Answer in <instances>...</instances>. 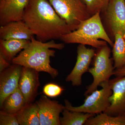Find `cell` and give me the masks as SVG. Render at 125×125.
Listing matches in <instances>:
<instances>
[{"label":"cell","mask_w":125,"mask_h":125,"mask_svg":"<svg viewBox=\"0 0 125 125\" xmlns=\"http://www.w3.org/2000/svg\"><path fill=\"white\" fill-rule=\"evenodd\" d=\"M39 72L22 66L19 88L22 93L26 103H32L40 85Z\"/></svg>","instance_id":"13"},{"label":"cell","mask_w":125,"mask_h":125,"mask_svg":"<svg viewBox=\"0 0 125 125\" xmlns=\"http://www.w3.org/2000/svg\"><path fill=\"white\" fill-rule=\"evenodd\" d=\"M39 108L40 125H61L60 115L65 106L42 95L36 102Z\"/></svg>","instance_id":"10"},{"label":"cell","mask_w":125,"mask_h":125,"mask_svg":"<svg viewBox=\"0 0 125 125\" xmlns=\"http://www.w3.org/2000/svg\"><path fill=\"white\" fill-rule=\"evenodd\" d=\"M31 0H0V25L23 20L25 10Z\"/></svg>","instance_id":"12"},{"label":"cell","mask_w":125,"mask_h":125,"mask_svg":"<svg viewBox=\"0 0 125 125\" xmlns=\"http://www.w3.org/2000/svg\"><path fill=\"white\" fill-rule=\"evenodd\" d=\"M91 16L97 13L104 12L106 9L110 0H83Z\"/></svg>","instance_id":"21"},{"label":"cell","mask_w":125,"mask_h":125,"mask_svg":"<svg viewBox=\"0 0 125 125\" xmlns=\"http://www.w3.org/2000/svg\"><path fill=\"white\" fill-rule=\"evenodd\" d=\"M64 91L62 87L54 83L46 84L43 89V92L45 95L50 97H55L60 96Z\"/></svg>","instance_id":"22"},{"label":"cell","mask_w":125,"mask_h":125,"mask_svg":"<svg viewBox=\"0 0 125 125\" xmlns=\"http://www.w3.org/2000/svg\"><path fill=\"white\" fill-rule=\"evenodd\" d=\"M0 125H20L15 114H10L1 110L0 112Z\"/></svg>","instance_id":"23"},{"label":"cell","mask_w":125,"mask_h":125,"mask_svg":"<svg viewBox=\"0 0 125 125\" xmlns=\"http://www.w3.org/2000/svg\"><path fill=\"white\" fill-rule=\"evenodd\" d=\"M60 118L61 125H84L88 119L95 116L96 114L73 112L65 108Z\"/></svg>","instance_id":"19"},{"label":"cell","mask_w":125,"mask_h":125,"mask_svg":"<svg viewBox=\"0 0 125 125\" xmlns=\"http://www.w3.org/2000/svg\"><path fill=\"white\" fill-rule=\"evenodd\" d=\"M22 66L13 64L0 72V106L9 95L19 88Z\"/></svg>","instance_id":"11"},{"label":"cell","mask_w":125,"mask_h":125,"mask_svg":"<svg viewBox=\"0 0 125 125\" xmlns=\"http://www.w3.org/2000/svg\"><path fill=\"white\" fill-rule=\"evenodd\" d=\"M111 53V49L107 45L98 49L94 57L93 66L88 71L93 76V81L86 88L85 97L97 89L101 83L109 81L113 75L115 69L110 58Z\"/></svg>","instance_id":"5"},{"label":"cell","mask_w":125,"mask_h":125,"mask_svg":"<svg viewBox=\"0 0 125 125\" xmlns=\"http://www.w3.org/2000/svg\"><path fill=\"white\" fill-rule=\"evenodd\" d=\"M23 21L38 40L43 42L60 39L72 31L48 0H31L25 10Z\"/></svg>","instance_id":"1"},{"label":"cell","mask_w":125,"mask_h":125,"mask_svg":"<svg viewBox=\"0 0 125 125\" xmlns=\"http://www.w3.org/2000/svg\"><path fill=\"white\" fill-rule=\"evenodd\" d=\"M112 94L109 98L110 105L104 113L113 116H125V76L109 80Z\"/></svg>","instance_id":"7"},{"label":"cell","mask_w":125,"mask_h":125,"mask_svg":"<svg viewBox=\"0 0 125 125\" xmlns=\"http://www.w3.org/2000/svg\"><path fill=\"white\" fill-rule=\"evenodd\" d=\"M64 47L63 43H56L54 40L43 42L33 37L31 42L25 49L12 60L13 64L29 67L39 72L49 74L52 78L58 76V70L51 66L50 58L54 57L55 52L51 48L62 50Z\"/></svg>","instance_id":"2"},{"label":"cell","mask_w":125,"mask_h":125,"mask_svg":"<svg viewBox=\"0 0 125 125\" xmlns=\"http://www.w3.org/2000/svg\"><path fill=\"white\" fill-rule=\"evenodd\" d=\"M85 125H125V116H113L102 113L87 120Z\"/></svg>","instance_id":"20"},{"label":"cell","mask_w":125,"mask_h":125,"mask_svg":"<svg viewBox=\"0 0 125 125\" xmlns=\"http://www.w3.org/2000/svg\"><path fill=\"white\" fill-rule=\"evenodd\" d=\"M114 41L112 52L115 69L125 66V39L122 33L119 32L115 34Z\"/></svg>","instance_id":"18"},{"label":"cell","mask_w":125,"mask_h":125,"mask_svg":"<svg viewBox=\"0 0 125 125\" xmlns=\"http://www.w3.org/2000/svg\"><path fill=\"white\" fill-rule=\"evenodd\" d=\"M113 75L116 77L125 76V66L119 69L114 70Z\"/></svg>","instance_id":"25"},{"label":"cell","mask_w":125,"mask_h":125,"mask_svg":"<svg viewBox=\"0 0 125 125\" xmlns=\"http://www.w3.org/2000/svg\"><path fill=\"white\" fill-rule=\"evenodd\" d=\"M104 12L106 22L113 38L120 32L125 39V0H110Z\"/></svg>","instance_id":"8"},{"label":"cell","mask_w":125,"mask_h":125,"mask_svg":"<svg viewBox=\"0 0 125 125\" xmlns=\"http://www.w3.org/2000/svg\"><path fill=\"white\" fill-rule=\"evenodd\" d=\"M57 13L66 22L72 31L91 17L83 0H48Z\"/></svg>","instance_id":"4"},{"label":"cell","mask_w":125,"mask_h":125,"mask_svg":"<svg viewBox=\"0 0 125 125\" xmlns=\"http://www.w3.org/2000/svg\"><path fill=\"white\" fill-rule=\"evenodd\" d=\"M20 125H40L37 104H27L15 114Z\"/></svg>","instance_id":"16"},{"label":"cell","mask_w":125,"mask_h":125,"mask_svg":"<svg viewBox=\"0 0 125 125\" xmlns=\"http://www.w3.org/2000/svg\"><path fill=\"white\" fill-rule=\"evenodd\" d=\"M31 40L24 39H0V54L8 61L11 62L12 60L19 52L28 46Z\"/></svg>","instance_id":"15"},{"label":"cell","mask_w":125,"mask_h":125,"mask_svg":"<svg viewBox=\"0 0 125 125\" xmlns=\"http://www.w3.org/2000/svg\"><path fill=\"white\" fill-rule=\"evenodd\" d=\"M33 34L23 20L10 22L0 27V38L31 40Z\"/></svg>","instance_id":"14"},{"label":"cell","mask_w":125,"mask_h":125,"mask_svg":"<svg viewBox=\"0 0 125 125\" xmlns=\"http://www.w3.org/2000/svg\"><path fill=\"white\" fill-rule=\"evenodd\" d=\"M77 54L74 67L66 79L67 82H71L74 86L81 85L82 76L84 73L88 72L96 52L93 48H88L85 45L80 44L77 47Z\"/></svg>","instance_id":"9"},{"label":"cell","mask_w":125,"mask_h":125,"mask_svg":"<svg viewBox=\"0 0 125 125\" xmlns=\"http://www.w3.org/2000/svg\"><path fill=\"white\" fill-rule=\"evenodd\" d=\"M5 58L0 54V72L10 66V63Z\"/></svg>","instance_id":"24"},{"label":"cell","mask_w":125,"mask_h":125,"mask_svg":"<svg viewBox=\"0 0 125 125\" xmlns=\"http://www.w3.org/2000/svg\"></svg>","instance_id":"26"},{"label":"cell","mask_w":125,"mask_h":125,"mask_svg":"<svg viewBox=\"0 0 125 125\" xmlns=\"http://www.w3.org/2000/svg\"><path fill=\"white\" fill-rule=\"evenodd\" d=\"M60 40L66 43L89 45L97 49L107 43L113 47L114 44L104 27L99 13L84 21L77 29L63 35Z\"/></svg>","instance_id":"3"},{"label":"cell","mask_w":125,"mask_h":125,"mask_svg":"<svg viewBox=\"0 0 125 125\" xmlns=\"http://www.w3.org/2000/svg\"><path fill=\"white\" fill-rule=\"evenodd\" d=\"M109 81L101 83L99 86L102 88V89H96L86 96L84 103L79 106H73L68 100L65 99V108L71 111L89 114H98L104 112L110 105L109 98L112 94Z\"/></svg>","instance_id":"6"},{"label":"cell","mask_w":125,"mask_h":125,"mask_svg":"<svg viewBox=\"0 0 125 125\" xmlns=\"http://www.w3.org/2000/svg\"><path fill=\"white\" fill-rule=\"evenodd\" d=\"M27 104L19 88L9 95L0 106L1 111L10 114H15Z\"/></svg>","instance_id":"17"}]
</instances>
